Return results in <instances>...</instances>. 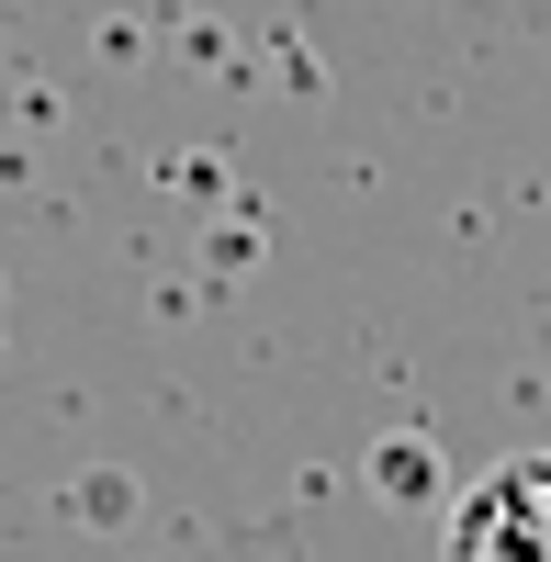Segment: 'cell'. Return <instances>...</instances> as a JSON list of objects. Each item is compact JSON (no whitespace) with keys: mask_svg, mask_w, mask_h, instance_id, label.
I'll return each instance as SVG.
<instances>
[{"mask_svg":"<svg viewBox=\"0 0 551 562\" xmlns=\"http://www.w3.org/2000/svg\"><path fill=\"white\" fill-rule=\"evenodd\" d=\"M439 562H551V461H495L439 518Z\"/></svg>","mask_w":551,"mask_h":562,"instance_id":"obj_1","label":"cell"}]
</instances>
